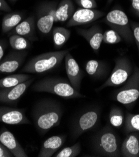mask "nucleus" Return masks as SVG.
<instances>
[{
    "mask_svg": "<svg viewBox=\"0 0 139 157\" xmlns=\"http://www.w3.org/2000/svg\"><path fill=\"white\" fill-rule=\"evenodd\" d=\"M63 108L57 100L44 98L37 101L32 110V118L38 133L43 136L57 127L63 116Z\"/></svg>",
    "mask_w": 139,
    "mask_h": 157,
    "instance_id": "nucleus-1",
    "label": "nucleus"
},
{
    "mask_svg": "<svg viewBox=\"0 0 139 157\" xmlns=\"http://www.w3.org/2000/svg\"><path fill=\"white\" fill-rule=\"evenodd\" d=\"M32 90L36 92L52 93L66 99L85 98V95L76 90L68 81L61 78H43L32 86Z\"/></svg>",
    "mask_w": 139,
    "mask_h": 157,
    "instance_id": "nucleus-2",
    "label": "nucleus"
},
{
    "mask_svg": "<svg viewBox=\"0 0 139 157\" xmlns=\"http://www.w3.org/2000/svg\"><path fill=\"white\" fill-rule=\"evenodd\" d=\"M120 141L114 129L106 125L98 132L92 140V149L98 156L118 157L121 156Z\"/></svg>",
    "mask_w": 139,
    "mask_h": 157,
    "instance_id": "nucleus-3",
    "label": "nucleus"
},
{
    "mask_svg": "<svg viewBox=\"0 0 139 157\" xmlns=\"http://www.w3.org/2000/svg\"><path fill=\"white\" fill-rule=\"evenodd\" d=\"M70 52L69 49L44 53L31 58L21 71L27 73L41 74L56 68L65 59L66 54Z\"/></svg>",
    "mask_w": 139,
    "mask_h": 157,
    "instance_id": "nucleus-4",
    "label": "nucleus"
},
{
    "mask_svg": "<svg viewBox=\"0 0 139 157\" xmlns=\"http://www.w3.org/2000/svg\"><path fill=\"white\" fill-rule=\"evenodd\" d=\"M139 98V68L135 65L129 79L114 95V98L127 108H132Z\"/></svg>",
    "mask_w": 139,
    "mask_h": 157,
    "instance_id": "nucleus-5",
    "label": "nucleus"
},
{
    "mask_svg": "<svg viewBox=\"0 0 139 157\" xmlns=\"http://www.w3.org/2000/svg\"><path fill=\"white\" fill-rule=\"evenodd\" d=\"M104 22L111 29L117 32L127 43L133 42V36L130 24L126 13L120 9H114L108 13Z\"/></svg>",
    "mask_w": 139,
    "mask_h": 157,
    "instance_id": "nucleus-6",
    "label": "nucleus"
},
{
    "mask_svg": "<svg viewBox=\"0 0 139 157\" xmlns=\"http://www.w3.org/2000/svg\"><path fill=\"white\" fill-rule=\"evenodd\" d=\"M101 110L92 107L82 112L74 121L71 127V138L76 140L84 133L94 129L100 120Z\"/></svg>",
    "mask_w": 139,
    "mask_h": 157,
    "instance_id": "nucleus-7",
    "label": "nucleus"
},
{
    "mask_svg": "<svg viewBox=\"0 0 139 157\" xmlns=\"http://www.w3.org/2000/svg\"><path fill=\"white\" fill-rule=\"evenodd\" d=\"M133 72V67L130 60L125 56L115 59L114 70L108 79L96 91H101L106 87L117 86L124 83Z\"/></svg>",
    "mask_w": 139,
    "mask_h": 157,
    "instance_id": "nucleus-8",
    "label": "nucleus"
},
{
    "mask_svg": "<svg viewBox=\"0 0 139 157\" xmlns=\"http://www.w3.org/2000/svg\"><path fill=\"white\" fill-rule=\"evenodd\" d=\"M55 1L44 2L37 8V27L43 35H48L55 23V13L58 5Z\"/></svg>",
    "mask_w": 139,
    "mask_h": 157,
    "instance_id": "nucleus-9",
    "label": "nucleus"
},
{
    "mask_svg": "<svg viewBox=\"0 0 139 157\" xmlns=\"http://www.w3.org/2000/svg\"><path fill=\"white\" fill-rule=\"evenodd\" d=\"M105 15L104 12L95 9L79 8L76 10L67 21V26L72 27L90 24Z\"/></svg>",
    "mask_w": 139,
    "mask_h": 157,
    "instance_id": "nucleus-10",
    "label": "nucleus"
},
{
    "mask_svg": "<svg viewBox=\"0 0 139 157\" xmlns=\"http://www.w3.org/2000/svg\"><path fill=\"white\" fill-rule=\"evenodd\" d=\"M28 55L25 50H13L0 60V73H11L16 71L23 64Z\"/></svg>",
    "mask_w": 139,
    "mask_h": 157,
    "instance_id": "nucleus-11",
    "label": "nucleus"
},
{
    "mask_svg": "<svg viewBox=\"0 0 139 157\" xmlns=\"http://www.w3.org/2000/svg\"><path fill=\"white\" fill-rule=\"evenodd\" d=\"M65 65L69 82L76 90L79 91L83 78V71L70 52L65 56Z\"/></svg>",
    "mask_w": 139,
    "mask_h": 157,
    "instance_id": "nucleus-12",
    "label": "nucleus"
},
{
    "mask_svg": "<svg viewBox=\"0 0 139 157\" xmlns=\"http://www.w3.org/2000/svg\"><path fill=\"white\" fill-rule=\"evenodd\" d=\"M0 122L8 124H31L24 109L0 106Z\"/></svg>",
    "mask_w": 139,
    "mask_h": 157,
    "instance_id": "nucleus-13",
    "label": "nucleus"
},
{
    "mask_svg": "<svg viewBox=\"0 0 139 157\" xmlns=\"http://www.w3.org/2000/svg\"><path fill=\"white\" fill-rule=\"evenodd\" d=\"M35 80L32 77L29 80L11 88H0V102L3 103H14L17 102L32 85Z\"/></svg>",
    "mask_w": 139,
    "mask_h": 157,
    "instance_id": "nucleus-14",
    "label": "nucleus"
},
{
    "mask_svg": "<svg viewBox=\"0 0 139 157\" xmlns=\"http://www.w3.org/2000/svg\"><path fill=\"white\" fill-rule=\"evenodd\" d=\"M77 33L85 38L91 49L97 53L103 42V30L98 25H95L88 29L78 28Z\"/></svg>",
    "mask_w": 139,
    "mask_h": 157,
    "instance_id": "nucleus-15",
    "label": "nucleus"
},
{
    "mask_svg": "<svg viewBox=\"0 0 139 157\" xmlns=\"http://www.w3.org/2000/svg\"><path fill=\"white\" fill-rule=\"evenodd\" d=\"M0 142L13 153L14 156H28V155L14 135L5 127H3L0 130Z\"/></svg>",
    "mask_w": 139,
    "mask_h": 157,
    "instance_id": "nucleus-16",
    "label": "nucleus"
},
{
    "mask_svg": "<svg viewBox=\"0 0 139 157\" xmlns=\"http://www.w3.org/2000/svg\"><path fill=\"white\" fill-rule=\"evenodd\" d=\"M36 26L35 18L33 16H31L21 21L16 27L10 31L8 35L10 36L18 35L26 38L29 41H35L37 40L35 35Z\"/></svg>",
    "mask_w": 139,
    "mask_h": 157,
    "instance_id": "nucleus-17",
    "label": "nucleus"
},
{
    "mask_svg": "<svg viewBox=\"0 0 139 157\" xmlns=\"http://www.w3.org/2000/svg\"><path fill=\"white\" fill-rule=\"evenodd\" d=\"M67 136L64 135L52 136L43 142L40 152L39 157H51L65 142Z\"/></svg>",
    "mask_w": 139,
    "mask_h": 157,
    "instance_id": "nucleus-18",
    "label": "nucleus"
},
{
    "mask_svg": "<svg viewBox=\"0 0 139 157\" xmlns=\"http://www.w3.org/2000/svg\"><path fill=\"white\" fill-rule=\"evenodd\" d=\"M120 151L123 157H139V135L129 133L121 145Z\"/></svg>",
    "mask_w": 139,
    "mask_h": 157,
    "instance_id": "nucleus-19",
    "label": "nucleus"
},
{
    "mask_svg": "<svg viewBox=\"0 0 139 157\" xmlns=\"http://www.w3.org/2000/svg\"><path fill=\"white\" fill-rule=\"evenodd\" d=\"M75 11V6L72 0H60L58 3L55 13V22L67 21Z\"/></svg>",
    "mask_w": 139,
    "mask_h": 157,
    "instance_id": "nucleus-20",
    "label": "nucleus"
},
{
    "mask_svg": "<svg viewBox=\"0 0 139 157\" xmlns=\"http://www.w3.org/2000/svg\"><path fill=\"white\" fill-rule=\"evenodd\" d=\"M85 71L89 76L95 79H102L109 73V67L103 61L90 59L86 63Z\"/></svg>",
    "mask_w": 139,
    "mask_h": 157,
    "instance_id": "nucleus-21",
    "label": "nucleus"
},
{
    "mask_svg": "<svg viewBox=\"0 0 139 157\" xmlns=\"http://www.w3.org/2000/svg\"><path fill=\"white\" fill-rule=\"evenodd\" d=\"M23 15L21 13L14 12L5 14L2 20V29L3 33H8L21 21Z\"/></svg>",
    "mask_w": 139,
    "mask_h": 157,
    "instance_id": "nucleus-22",
    "label": "nucleus"
},
{
    "mask_svg": "<svg viewBox=\"0 0 139 157\" xmlns=\"http://www.w3.org/2000/svg\"><path fill=\"white\" fill-rule=\"evenodd\" d=\"M71 36L70 30L61 26H56L53 29L52 38L55 48L60 49L70 39Z\"/></svg>",
    "mask_w": 139,
    "mask_h": 157,
    "instance_id": "nucleus-23",
    "label": "nucleus"
},
{
    "mask_svg": "<svg viewBox=\"0 0 139 157\" xmlns=\"http://www.w3.org/2000/svg\"><path fill=\"white\" fill-rule=\"evenodd\" d=\"M32 76L28 74H15L7 76L0 79V88H11L23 83Z\"/></svg>",
    "mask_w": 139,
    "mask_h": 157,
    "instance_id": "nucleus-24",
    "label": "nucleus"
},
{
    "mask_svg": "<svg viewBox=\"0 0 139 157\" xmlns=\"http://www.w3.org/2000/svg\"><path fill=\"white\" fill-rule=\"evenodd\" d=\"M9 42L10 45L14 50H26L31 46L28 39L18 35H11L9 38Z\"/></svg>",
    "mask_w": 139,
    "mask_h": 157,
    "instance_id": "nucleus-25",
    "label": "nucleus"
},
{
    "mask_svg": "<svg viewBox=\"0 0 139 157\" xmlns=\"http://www.w3.org/2000/svg\"><path fill=\"white\" fill-rule=\"evenodd\" d=\"M124 121V130L126 133L139 132V114L127 113Z\"/></svg>",
    "mask_w": 139,
    "mask_h": 157,
    "instance_id": "nucleus-26",
    "label": "nucleus"
},
{
    "mask_svg": "<svg viewBox=\"0 0 139 157\" xmlns=\"http://www.w3.org/2000/svg\"><path fill=\"white\" fill-rule=\"evenodd\" d=\"M124 114L122 109L114 106L109 113V121L111 125L115 128H120L124 122Z\"/></svg>",
    "mask_w": 139,
    "mask_h": 157,
    "instance_id": "nucleus-27",
    "label": "nucleus"
},
{
    "mask_svg": "<svg viewBox=\"0 0 139 157\" xmlns=\"http://www.w3.org/2000/svg\"><path fill=\"white\" fill-rule=\"evenodd\" d=\"M81 152V144L80 142H77L75 145L66 147L58 153H57L55 157H76Z\"/></svg>",
    "mask_w": 139,
    "mask_h": 157,
    "instance_id": "nucleus-28",
    "label": "nucleus"
},
{
    "mask_svg": "<svg viewBox=\"0 0 139 157\" xmlns=\"http://www.w3.org/2000/svg\"><path fill=\"white\" fill-rule=\"evenodd\" d=\"M122 40L120 35L112 29H108L103 33V42L106 44H117Z\"/></svg>",
    "mask_w": 139,
    "mask_h": 157,
    "instance_id": "nucleus-29",
    "label": "nucleus"
},
{
    "mask_svg": "<svg viewBox=\"0 0 139 157\" xmlns=\"http://www.w3.org/2000/svg\"><path fill=\"white\" fill-rule=\"evenodd\" d=\"M75 2L82 8L95 9L97 7L95 0H75Z\"/></svg>",
    "mask_w": 139,
    "mask_h": 157,
    "instance_id": "nucleus-30",
    "label": "nucleus"
},
{
    "mask_svg": "<svg viewBox=\"0 0 139 157\" xmlns=\"http://www.w3.org/2000/svg\"><path fill=\"white\" fill-rule=\"evenodd\" d=\"M130 27L132 31V34L133 36V39L135 42L137 44L138 52V56H139V23L131 22L130 23Z\"/></svg>",
    "mask_w": 139,
    "mask_h": 157,
    "instance_id": "nucleus-31",
    "label": "nucleus"
},
{
    "mask_svg": "<svg viewBox=\"0 0 139 157\" xmlns=\"http://www.w3.org/2000/svg\"><path fill=\"white\" fill-rule=\"evenodd\" d=\"M13 153L0 142V157H12Z\"/></svg>",
    "mask_w": 139,
    "mask_h": 157,
    "instance_id": "nucleus-32",
    "label": "nucleus"
},
{
    "mask_svg": "<svg viewBox=\"0 0 139 157\" xmlns=\"http://www.w3.org/2000/svg\"><path fill=\"white\" fill-rule=\"evenodd\" d=\"M0 11L3 12H10L11 8L5 0H0Z\"/></svg>",
    "mask_w": 139,
    "mask_h": 157,
    "instance_id": "nucleus-33",
    "label": "nucleus"
},
{
    "mask_svg": "<svg viewBox=\"0 0 139 157\" xmlns=\"http://www.w3.org/2000/svg\"><path fill=\"white\" fill-rule=\"evenodd\" d=\"M6 47V43L2 41H0V60H1L4 56Z\"/></svg>",
    "mask_w": 139,
    "mask_h": 157,
    "instance_id": "nucleus-34",
    "label": "nucleus"
},
{
    "mask_svg": "<svg viewBox=\"0 0 139 157\" xmlns=\"http://www.w3.org/2000/svg\"><path fill=\"white\" fill-rule=\"evenodd\" d=\"M132 3V6L134 12H137L139 10V0H130Z\"/></svg>",
    "mask_w": 139,
    "mask_h": 157,
    "instance_id": "nucleus-35",
    "label": "nucleus"
},
{
    "mask_svg": "<svg viewBox=\"0 0 139 157\" xmlns=\"http://www.w3.org/2000/svg\"><path fill=\"white\" fill-rule=\"evenodd\" d=\"M114 1V0H107V3H108V4H110L112 2Z\"/></svg>",
    "mask_w": 139,
    "mask_h": 157,
    "instance_id": "nucleus-36",
    "label": "nucleus"
},
{
    "mask_svg": "<svg viewBox=\"0 0 139 157\" xmlns=\"http://www.w3.org/2000/svg\"><path fill=\"white\" fill-rule=\"evenodd\" d=\"M10 1L11 2H12V3H14V2H17L18 0H10Z\"/></svg>",
    "mask_w": 139,
    "mask_h": 157,
    "instance_id": "nucleus-37",
    "label": "nucleus"
},
{
    "mask_svg": "<svg viewBox=\"0 0 139 157\" xmlns=\"http://www.w3.org/2000/svg\"><path fill=\"white\" fill-rule=\"evenodd\" d=\"M135 14L138 16V17H139V10H138V11H137V12H135Z\"/></svg>",
    "mask_w": 139,
    "mask_h": 157,
    "instance_id": "nucleus-38",
    "label": "nucleus"
},
{
    "mask_svg": "<svg viewBox=\"0 0 139 157\" xmlns=\"http://www.w3.org/2000/svg\"><path fill=\"white\" fill-rule=\"evenodd\" d=\"M2 14V13H1V12H0V14Z\"/></svg>",
    "mask_w": 139,
    "mask_h": 157,
    "instance_id": "nucleus-39",
    "label": "nucleus"
}]
</instances>
